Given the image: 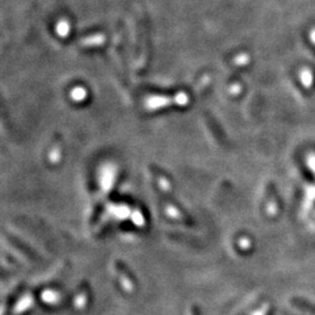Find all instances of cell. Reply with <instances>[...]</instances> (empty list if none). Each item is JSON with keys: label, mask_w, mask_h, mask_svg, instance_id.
<instances>
[{"label": "cell", "mask_w": 315, "mask_h": 315, "mask_svg": "<svg viewBox=\"0 0 315 315\" xmlns=\"http://www.w3.org/2000/svg\"><path fill=\"white\" fill-rule=\"evenodd\" d=\"M239 245H241L243 249H248V248H250V246H251V243H250L249 239L242 238L241 241H239Z\"/></svg>", "instance_id": "obj_9"}, {"label": "cell", "mask_w": 315, "mask_h": 315, "mask_svg": "<svg viewBox=\"0 0 315 315\" xmlns=\"http://www.w3.org/2000/svg\"><path fill=\"white\" fill-rule=\"evenodd\" d=\"M292 304H293L295 307L300 308V310L310 312L311 314L315 315V306H313V305H310V304L305 303V301H303V300H298V299H295V300L292 301Z\"/></svg>", "instance_id": "obj_5"}, {"label": "cell", "mask_w": 315, "mask_h": 315, "mask_svg": "<svg viewBox=\"0 0 315 315\" xmlns=\"http://www.w3.org/2000/svg\"><path fill=\"white\" fill-rule=\"evenodd\" d=\"M315 203V186H310L306 188V193H305L303 207H301V215L303 217L307 216V214L311 212Z\"/></svg>", "instance_id": "obj_1"}, {"label": "cell", "mask_w": 315, "mask_h": 315, "mask_svg": "<svg viewBox=\"0 0 315 315\" xmlns=\"http://www.w3.org/2000/svg\"><path fill=\"white\" fill-rule=\"evenodd\" d=\"M311 41L313 42V45L315 46V28L311 31Z\"/></svg>", "instance_id": "obj_10"}, {"label": "cell", "mask_w": 315, "mask_h": 315, "mask_svg": "<svg viewBox=\"0 0 315 315\" xmlns=\"http://www.w3.org/2000/svg\"><path fill=\"white\" fill-rule=\"evenodd\" d=\"M307 165L310 166V170L313 172L315 175V153H311L307 155Z\"/></svg>", "instance_id": "obj_6"}, {"label": "cell", "mask_w": 315, "mask_h": 315, "mask_svg": "<svg viewBox=\"0 0 315 315\" xmlns=\"http://www.w3.org/2000/svg\"><path fill=\"white\" fill-rule=\"evenodd\" d=\"M300 81L306 89H311L313 86V75L310 69H303L300 73Z\"/></svg>", "instance_id": "obj_3"}, {"label": "cell", "mask_w": 315, "mask_h": 315, "mask_svg": "<svg viewBox=\"0 0 315 315\" xmlns=\"http://www.w3.org/2000/svg\"><path fill=\"white\" fill-rule=\"evenodd\" d=\"M269 311H270V305L265 304V305H263V306L259 308V310L256 311L255 313H253V315H266L269 313Z\"/></svg>", "instance_id": "obj_7"}, {"label": "cell", "mask_w": 315, "mask_h": 315, "mask_svg": "<svg viewBox=\"0 0 315 315\" xmlns=\"http://www.w3.org/2000/svg\"><path fill=\"white\" fill-rule=\"evenodd\" d=\"M117 272H118L119 275H121V282L128 291H132L133 288V282L132 279L130 280V277L126 274V270L123 269V266H117Z\"/></svg>", "instance_id": "obj_2"}, {"label": "cell", "mask_w": 315, "mask_h": 315, "mask_svg": "<svg viewBox=\"0 0 315 315\" xmlns=\"http://www.w3.org/2000/svg\"><path fill=\"white\" fill-rule=\"evenodd\" d=\"M151 171L155 177V179L158 180V182L161 186V188H164L165 190H170L171 189V182L167 180L166 177H164V175H162L159 171H154V170H151Z\"/></svg>", "instance_id": "obj_4"}, {"label": "cell", "mask_w": 315, "mask_h": 315, "mask_svg": "<svg viewBox=\"0 0 315 315\" xmlns=\"http://www.w3.org/2000/svg\"><path fill=\"white\" fill-rule=\"evenodd\" d=\"M76 299H79V300H76V304L79 305V306L83 305V303H86V300H87V291H83L82 294L77 295Z\"/></svg>", "instance_id": "obj_8"}]
</instances>
